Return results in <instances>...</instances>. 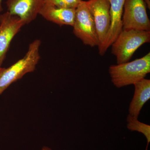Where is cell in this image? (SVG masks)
Listing matches in <instances>:
<instances>
[{
  "label": "cell",
  "instance_id": "7",
  "mask_svg": "<svg viewBox=\"0 0 150 150\" xmlns=\"http://www.w3.org/2000/svg\"><path fill=\"white\" fill-rule=\"evenodd\" d=\"M25 25L23 21L8 11L0 15V67L5 59L12 40Z\"/></svg>",
  "mask_w": 150,
  "mask_h": 150
},
{
  "label": "cell",
  "instance_id": "2",
  "mask_svg": "<svg viewBox=\"0 0 150 150\" xmlns=\"http://www.w3.org/2000/svg\"><path fill=\"white\" fill-rule=\"evenodd\" d=\"M108 72L111 82L116 88L134 85L150 72V52L132 62L111 65Z\"/></svg>",
  "mask_w": 150,
  "mask_h": 150
},
{
  "label": "cell",
  "instance_id": "5",
  "mask_svg": "<svg viewBox=\"0 0 150 150\" xmlns=\"http://www.w3.org/2000/svg\"><path fill=\"white\" fill-rule=\"evenodd\" d=\"M86 3L93 18L98 38L99 54L101 55L110 29V3L108 0H89Z\"/></svg>",
  "mask_w": 150,
  "mask_h": 150
},
{
  "label": "cell",
  "instance_id": "3",
  "mask_svg": "<svg viewBox=\"0 0 150 150\" xmlns=\"http://www.w3.org/2000/svg\"><path fill=\"white\" fill-rule=\"evenodd\" d=\"M150 42V31L123 29L111 46L117 64L129 62L140 47Z\"/></svg>",
  "mask_w": 150,
  "mask_h": 150
},
{
  "label": "cell",
  "instance_id": "1",
  "mask_svg": "<svg viewBox=\"0 0 150 150\" xmlns=\"http://www.w3.org/2000/svg\"><path fill=\"white\" fill-rule=\"evenodd\" d=\"M41 44L39 39L34 40L30 44L27 52L22 59L8 68L0 67V96L11 84L35 71L40 59Z\"/></svg>",
  "mask_w": 150,
  "mask_h": 150
},
{
  "label": "cell",
  "instance_id": "9",
  "mask_svg": "<svg viewBox=\"0 0 150 150\" xmlns=\"http://www.w3.org/2000/svg\"><path fill=\"white\" fill-rule=\"evenodd\" d=\"M110 3V25L107 38L100 56L104 55L108 48L114 42L123 30L122 16L125 0H108Z\"/></svg>",
  "mask_w": 150,
  "mask_h": 150
},
{
  "label": "cell",
  "instance_id": "12",
  "mask_svg": "<svg viewBox=\"0 0 150 150\" xmlns=\"http://www.w3.org/2000/svg\"><path fill=\"white\" fill-rule=\"evenodd\" d=\"M127 128L131 131H138L144 135L146 139L147 145L146 150H148L150 142V126L142 123L138 118H134L128 115L127 118Z\"/></svg>",
  "mask_w": 150,
  "mask_h": 150
},
{
  "label": "cell",
  "instance_id": "11",
  "mask_svg": "<svg viewBox=\"0 0 150 150\" xmlns=\"http://www.w3.org/2000/svg\"><path fill=\"white\" fill-rule=\"evenodd\" d=\"M134 85V95L129 105L128 115L138 119L142 108L150 98V80L145 78Z\"/></svg>",
  "mask_w": 150,
  "mask_h": 150
},
{
  "label": "cell",
  "instance_id": "13",
  "mask_svg": "<svg viewBox=\"0 0 150 150\" xmlns=\"http://www.w3.org/2000/svg\"><path fill=\"white\" fill-rule=\"evenodd\" d=\"M83 0H44V3L62 8L76 9Z\"/></svg>",
  "mask_w": 150,
  "mask_h": 150
},
{
  "label": "cell",
  "instance_id": "8",
  "mask_svg": "<svg viewBox=\"0 0 150 150\" xmlns=\"http://www.w3.org/2000/svg\"><path fill=\"white\" fill-rule=\"evenodd\" d=\"M7 11L21 19L28 24L35 20L44 0H6Z\"/></svg>",
  "mask_w": 150,
  "mask_h": 150
},
{
  "label": "cell",
  "instance_id": "15",
  "mask_svg": "<svg viewBox=\"0 0 150 150\" xmlns=\"http://www.w3.org/2000/svg\"><path fill=\"white\" fill-rule=\"evenodd\" d=\"M41 150H52L50 148L48 147L47 146H44L42 148V149Z\"/></svg>",
  "mask_w": 150,
  "mask_h": 150
},
{
  "label": "cell",
  "instance_id": "6",
  "mask_svg": "<svg viewBox=\"0 0 150 150\" xmlns=\"http://www.w3.org/2000/svg\"><path fill=\"white\" fill-rule=\"evenodd\" d=\"M122 21L123 29L150 31L144 0H125Z\"/></svg>",
  "mask_w": 150,
  "mask_h": 150
},
{
  "label": "cell",
  "instance_id": "4",
  "mask_svg": "<svg viewBox=\"0 0 150 150\" xmlns=\"http://www.w3.org/2000/svg\"><path fill=\"white\" fill-rule=\"evenodd\" d=\"M73 33L85 45L91 47L98 46V40L93 18L83 1L76 9Z\"/></svg>",
  "mask_w": 150,
  "mask_h": 150
},
{
  "label": "cell",
  "instance_id": "14",
  "mask_svg": "<svg viewBox=\"0 0 150 150\" xmlns=\"http://www.w3.org/2000/svg\"><path fill=\"white\" fill-rule=\"evenodd\" d=\"M2 0H0V13L1 12L3 11L2 8Z\"/></svg>",
  "mask_w": 150,
  "mask_h": 150
},
{
  "label": "cell",
  "instance_id": "10",
  "mask_svg": "<svg viewBox=\"0 0 150 150\" xmlns=\"http://www.w3.org/2000/svg\"><path fill=\"white\" fill-rule=\"evenodd\" d=\"M76 9L62 8L44 3L39 11V15L48 21L62 26H73L74 23Z\"/></svg>",
  "mask_w": 150,
  "mask_h": 150
}]
</instances>
